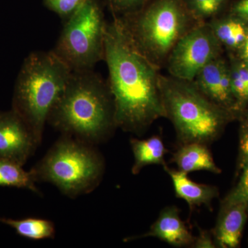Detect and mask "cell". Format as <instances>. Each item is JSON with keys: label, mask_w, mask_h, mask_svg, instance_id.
I'll return each instance as SVG.
<instances>
[{"label": "cell", "mask_w": 248, "mask_h": 248, "mask_svg": "<svg viewBox=\"0 0 248 248\" xmlns=\"http://www.w3.org/2000/svg\"><path fill=\"white\" fill-rule=\"evenodd\" d=\"M104 60L117 128L140 135L166 117L158 68L135 47L118 18L107 23Z\"/></svg>", "instance_id": "cell-1"}, {"label": "cell", "mask_w": 248, "mask_h": 248, "mask_svg": "<svg viewBox=\"0 0 248 248\" xmlns=\"http://www.w3.org/2000/svg\"><path fill=\"white\" fill-rule=\"evenodd\" d=\"M47 123L93 146L107 141L117 128L108 84L93 70L72 71Z\"/></svg>", "instance_id": "cell-2"}, {"label": "cell", "mask_w": 248, "mask_h": 248, "mask_svg": "<svg viewBox=\"0 0 248 248\" xmlns=\"http://www.w3.org/2000/svg\"><path fill=\"white\" fill-rule=\"evenodd\" d=\"M71 72L52 50L31 53L23 62L15 85L12 109L40 145L49 113L66 87Z\"/></svg>", "instance_id": "cell-3"}, {"label": "cell", "mask_w": 248, "mask_h": 248, "mask_svg": "<svg viewBox=\"0 0 248 248\" xmlns=\"http://www.w3.org/2000/svg\"><path fill=\"white\" fill-rule=\"evenodd\" d=\"M94 146L62 135L31 169L34 180L50 183L70 198L93 192L105 172V161Z\"/></svg>", "instance_id": "cell-4"}, {"label": "cell", "mask_w": 248, "mask_h": 248, "mask_svg": "<svg viewBox=\"0 0 248 248\" xmlns=\"http://www.w3.org/2000/svg\"><path fill=\"white\" fill-rule=\"evenodd\" d=\"M160 86L166 117L174 125L180 144H210L234 118L204 95L192 81L160 76Z\"/></svg>", "instance_id": "cell-5"}, {"label": "cell", "mask_w": 248, "mask_h": 248, "mask_svg": "<svg viewBox=\"0 0 248 248\" xmlns=\"http://www.w3.org/2000/svg\"><path fill=\"white\" fill-rule=\"evenodd\" d=\"M118 19L135 47L157 68L192 27L194 19L184 0H152Z\"/></svg>", "instance_id": "cell-6"}, {"label": "cell", "mask_w": 248, "mask_h": 248, "mask_svg": "<svg viewBox=\"0 0 248 248\" xmlns=\"http://www.w3.org/2000/svg\"><path fill=\"white\" fill-rule=\"evenodd\" d=\"M107 24L97 0H87L64 22L52 50L72 71L93 70L104 60Z\"/></svg>", "instance_id": "cell-7"}, {"label": "cell", "mask_w": 248, "mask_h": 248, "mask_svg": "<svg viewBox=\"0 0 248 248\" xmlns=\"http://www.w3.org/2000/svg\"><path fill=\"white\" fill-rule=\"evenodd\" d=\"M222 45L209 24L191 28L173 47L166 60L172 78L193 81L202 69L221 56Z\"/></svg>", "instance_id": "cell-8"}, {"label": "cell", "mask_w": 248, "mask_h": 248, "mask_svg": "<svg viewBox=\"0 0 248 248\" xmlns=\"http://www.w3.org/2000/svg\"><path fill=\"white\" fill-rule=\"evenodd\" d=\"M39 146L30 128L13 109L0 111V159L24 166Z\"/></svg>", "instance_id": "cell-9"}, {"label": "cell", "mask_w": 248, "mask_h": 248, "mask_svg": "<svg viewBox=\"0 0 248 248\" xmlns=\"http://www.w3.org/2000/svg\"><path fill=\"white\" fill-rule=\"evenodd\" d=\"M192 82L204 95L233 117L241 113L232 92L229 64L221 56L204 67Z\"/></svg>", "instance_id": "cell-10"}, {"label": "cell", "mask_w": 248, "mask_h": 248, "mask_svg": "<svg viewBox=\"0 0 248 248\" xmlns=\"http://www.w3.org/2000/svg\"><path fill=\"white\" fill-rule=\"evenodd\" d=\"M146 237L157 238L177 248L192 246L195 240V236L181 218L179 209L174 205L163 209L157 219L145 234L130 236L124 241L128 242Z\"/></svg>", "instance_id": "cell-11"}, {"label": "cell", "mask_w": 248, "mask_h": 248, "mask_svg": "<svg viewBox=\"0 0 248 248\" xmlns=\"http://www.w3.org/2000/svg\"><path fill=\"white\" fill-rule=\"evenodd\" d=\"M248 203L222 201L221 208L213 230V237L217 247H239L248 218Z\"/></svg>", "instance_id": "cell-12"}, {"label": "cell", "mask_w": 248, "mask_h": 248, "mask_svg": "<svg viewBox=\"0 0 248 248\" xmlns=\"http://www.w3.org/2000/svg\"><path fill=\"white\" fill-rule=\"evenodd\" d=\"M163 167L172 180L176 197L185 201L190 209L202 205L211 209L212 202L218 196L216 186L193 182L187 173L170 169L166 164Z\"/></svg>", "instance_id": "cell-13"}, {"label": "cell", "mask_w": 248, "mask_h": 248, "mask_svg": "<svg viewBox=\"0 0 248 248\" xmlns=\"http://www.w3.org/2000/svg\"><path fill=\"white\" fill-rule=\"evenodd\" d=\"M208 146L198 142L181 144L173 155L172 161L179 170L187 174L201 170L220 174L221 170L217 166Z\"/></svg>", "instance_id": "cell-14"}, {"label": "cell", "mask_w": 248, "mask_h": 248, "mask_svg": "<svg viewBox=\"0 0 248 248\" xmlns=\"http://www.w3.org/2000/svg\"><path fill=\"white\" fill-rule=\"evenodd\" d=\"M130 143L135 160L132 167L133 174H138L150 165L166 164L164 157L168 151L160 137L153 136L146 140L131 138Z\"/></svg>", "instance_id": "cell-15"}, {"label": "cell", "mask_w": 248, "mask_h": 248, "mask_svg": "<svg viewBox=\"0 0 248 248\" xmlns=\"http://www.w3.org/2000/svg\"><path fill=\"white\" fill-rule=\"evenodd\" d=\"M209 24L221 45L231 50L238 51L248 35V23L232 14L214 19Z\"/></svg>", "instance_id": "cell-16"}, {"label": "cell", "mask_w": 248, "mask_h": 248, "mask_svg": "<svg viewBox=\"0 0 248 248\" xmlns=\"http://www.w3.org/2000/svg\"><path fill=\"white\" fill-rule=\"evenodd\" d=\"M0 223L12 227L19 236L34 241L54 239L55 236V224L45 218L12 219L0 217Z\"/></svg>", "instance_id": "cell-17"}, {"label": "cell", "mask_w": 248, "mask_h": 248, "mask_svg": "<svg viewBox=\"0 0 248 248\" xmlns=\"http://www.w3.org/2000/svg\"><path fill=\"white\" fill-rule=\"evenodd\" d=\"M22 165L6 159H0V186L17 187L40 193L30 171L23 169Z\"/></svg>", "instance_id": "cell-18"}, {"label": "cell", "mask_w": 248, "mask_h": 248, "mask_svg": "<svg viewBox=\"0 0 248 248\" xmlns=\"http://www.w3.org/2000/svg\"><path fill=\"white\" fill-rule=\"evenodd\" d=\"M230 66L232 92L241 113L248 105V64L239 58Z\"/></svg>", "instance_id": "cell-19"}, {"label": "cell", "mask_w": 248, "mask_h": 248, "mask_svg": "<svg viewBox=\"0 0 248 248\" xmlns=\"http://www.w3.org/2000/svg\"><path fill=\"white\" fill-rule=\"evenodd\" d=\"M194 19L202 22L215 17L224 8L228 0H184Z\"/></svg>", "instance_id": "cell-20"}, {"label": "cell", "mask_w": 248, "mask_h": 248, "mask_svg": "<svg viewBox=\"0 0 248 248\" xmlns=\"http://www.w3.org/2000/svg\"><path fill=\"white\" fill-rule=\"evenodd\" d=\"M87 0H43L47 8L58 14L64 22L71 17Z\"/></svg>", "instance_id": "cell-21"}, {"label": "cell", "mask_w": 248, "mask_h": 248, "mask_svg": "<svg viewBox=\"0 0 248 248\" xmlns=\"http://www.w3.org/2000/svg\"><path fill=\"white\" fill-rule=\"evenodd\" d=\"M240 166L242 172L239 182L223 201L248 203V159L240 162Z\"/></svg>", "instance_id": "cell-22"}, {"label": "cell", "mask_w": 248, "mask_h": 248, "mask_svg": "<svg viewBox=\"0 0 248 248\" xmlns=\"http://www.w3.org/2000/svg\"><path fill=\"white\" fill-rule=\"evenodd\" d=\"M151 0H108L114 12L125 16L142 9Z\"/></svg>", "instance_id": "cell-23"}, {"label": "cell", "mask_w": 248, "mask_h": 248, "mask_svg": "<svg viewBox=\"0 0 248 248\" xmlns=\"http://www.w3.org/2000/svg\"><path fill=\"white\" fill-rule=\"evenodd\" d=\"M240 162L248 159V120L244 118L239 132Z\"/></svg>", "instance_id": "cell-24"}, {"label": "cell", "mask_w": 248, "mask_h": 248, "mask_svg": "<svg viewBox=\"0 0 248 248\" xmlns=\"http://www.w3.org/2000/svg\"><path fill=\"white\" fill-rule=\"evenodd\" d=\"M198 236L195 237L193 244L191 247L195 248H217L216 243L214 239L213 235L209 232L203 231L200 228Z\"/></svg>", "instance_id": "cell-25"}, {"label": "cell", "mask_w": 248, "mask_h": 248, "mask_svg": "<svg viewBox=\"0 0 248 248\" xmlns=\"http://www.w3.org/2000/svg\"><path fill=\"white\" fill-rule=\"evenodd\" d=\"M231 14L248 24V0H237L231 6Z\"/></svg>", "instance_id": "cell-26"}, {"label": "cell", "mask_w": 248, "mask_h": 248, "mask_svg": "<svg viewBox=\"0 0 248 248\" xmlns=\"http://www.w3.org/2000/svg\"><path fill=\"white\" fill-rule=\"evenodd\" d=\"M238 53H239L240 60H242L245 63L248 64V35L244 45L238 50Z\"/></svg>", "instance_id": "cell-27"}, {"label": "cell", "mask_w": 248, "mask_h": 248, "mask_svg": "<svg viewBox=\"0 0 248 248\" xmlns=\"http://www.w3.org/2000/svg\"><path fill=\"white\" fill-rule=\"evenodd\" d=\"M245 119L248 120V108L246 109V111H245Z\"/></svg>", "instance_id": "cell-28"}]
</instances>
